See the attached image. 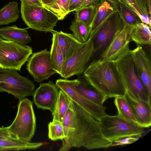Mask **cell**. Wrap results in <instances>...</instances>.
<instances>
[{
	"label": "cell",
	"instance_id": "obj_1",
	"mask_svg": "<svg viewBox=\"0 0 151 151\" xmlns=\"http://www.w3.org/2000/svg\"><path fill=\"white\" fill-rule=\"evenodd\" d=\"M62 123L66 137L62 140L60 151H67L73 147L91 150L111 147L112 142L103 134L99 121L73 101Z\"/></svg>",
	"mask_w": 151,
	"mask_h": 151
},
{
	"label": "cell",
	"instance_id": "obj_2",
	"mask_svg": "<svg viewBox=\"0 0 151 151\" xmlns=\"http://www.w3.org/2000/svg\"><path fill=\"white\" fill-rule=\"evenodd\" d=\"M83 76L88 83L108 98L124 96L126 90L114 61L100 58L92 62Z\"/></svg>",
	"mask_w": 151,
	"mask_h": 151
},
{
	"label": "cell",
	"instance_id": "obj_3",
	"mask_svg": "<svg viewBox=\"0 0 151 151\" xmlns=\"http://www.w3.org/2000/svg\"><path fill=\"white\" fill-rule=\"evenodd\" d=\"M131 50L114 61L126 90L135 98L151 103L147 90L137 73Z\"/></svg>",
	"mask_w": 151,
	"mask_h": 151
},
{
	"label": "cell",
	"instance_id": "obj_4",
	"mask_svg": "<svg viewBox=\"0 0 151 151\" xmlns=\"http://www.w3.org/2000/svg\"><path fill=\"white\" fill-rule=\"evenodd\" d=\"M21 17L29 28L36 31L50 32L54 31L59 19L57 16L43 6L21 1Z\"/></svg>",
	"mask_w": 151,
	"mask_h": 151
},
{
	"label": "cell",
	"instance_id": "obj_5",
	"mask_svg": "<svg viewBox=\"0 0 151 151\" xmlns=\"http://www.w3.org/2000/svg\"><path fill=\"white\" fill-rule=\"evenodd\" d=\"M19 100L16 116L8 128L10 133L17 138L30 142L36 127L33 102L27 98Z\"/></svg>",
	"mask_w": 151,
	"mask_h": 151
},
{
	"label": "cell",
	"instance_id": "obj_6",
	"mask_svg": "<svg viewBox=\"0 0 151 151\" xmlns=\"http://www.w3.org/2000/svg\"><path fill=\"white\" fill-rule=\"evenodd\" d=\"M99 122L103 134L111 142L129 137H139L145 132L144 128L127 121L118 115L110 116L106 114L102 116Z\"/></svg>",
	"mask_w": 151,
	"mask_h": 151
},
{
	"label": "cell",
	"instance_id": "obj_7",
	"mask_svg": "<svg viewBox=\"0 0 151 151\" xmlns=\"http://www.w3.org/2000/svg\"><path fill=\"white\" fill-rule=\"evenodd\" d=\"M35 88L32 81L17 70L0 67V92L8 93L19 99L33 96Z\"/></svg>",
	"mask_w": 151,
	"mask_h": 151
},
{
	"label": "cell",
	"instance_id": "obj_8",
	"mask_svg": "<svg viewBox=\"0 0 151 151\" xmlns=\"http://www.w3.org/2000/svg\"><path fill=\"white\" fill-rule=\"evenodd\" d=\"M32 54L31 47L0 38V67L20 71Z\"/></svg>",
	"mask_w": 151,
	"mask_h": 151
},
{
	"label": "cell",
	"instance_id": "obj_9",
	"mask_svg": "<svg viewBox=\"0 0 151 151\" xmlns=\"http://www.w3.org/2000/svg\"><path fill=\"white\" fill-rule=\"evenodd\" d=\"M125 24L118 10L109 15L99 26L93 36L94 48L93 55L101 54L109 46L116 33Z\"/></svg>",
	"mask_w": 151,
	"mask_h": 151
},
{
	"label": "cell",
	"instance_id": "obj_10",
	"mask_svg": "<svg viewBox=\"0 0 151 151\" xmlns=\"http://www.w3.org/2000/svg\"><path fill=\"white\" fill-rule=\"evenodd\" d=\"M94 50L92 39L83 43L68 58L63 61L60 75L65 79L82 74L93 55Z\"/></svg>",
	"mask_w": 151,
	"mask_h": 151
},
{
	"label": "cell",
	"instance_id": "obj_11",
	"mask_svg": "<svg viewBox=\"0 0 151 151\" xmlns=\"http://www.w3.org/2000/svg\"><path fill=\"white\" fill-rule=\"evenodd\" d=\"M79 82L78 78L73 80L59 79L56 80L55 85L60 90L67 94L72 100L77 104L96 120L99 121L107 114L106 107L98 105L89 100L80 93L76 88Z\"/></svg>",
	"mask_w": 151,
	"mask_h": 151
},
{
	"label": "cell",
	"instance_id": "obj_12",
	"mask_svg": "<svg viewBox=\"0 0 151 151\" xmlns=\"http://www.w3.org/2000/svg\"><path fill=\"white\" fill-rule=\"evenodd\" d=\"M26 67L34 81L38 82L48 79L56 73L51 65L50 52L46 49L32 54L27 60Z\"/></svg>",
	"mask_w": 151,
	"mask_h": 151
},
{
	"label": "cell",
	"instance_id": "obj_13",
	"mask_svg": "<svg viewBox=\"0 0 151 151\" xmlns=\"http://www.w3.org/2000/svg\"><path fill=\"white\" fill-rule=\"evenodd\" d=\"M133 27L125 24L116 34L108 47L101 54L100 58L114 61L128 51L130 34Z\"/></svg>",
	"mask_w": 151,
	"mask_h": 151
},
{
	"label": "cell",
	"instance_id": "obj_14",
	"mask_svg": "<svg viewBox=\"0 0 151 151\" xmlns=\"http://www.w3.org/2000/svg\"><path fill=\"white\" fill-rule=\"evenodd\" d=\"M58 89L52 82L41 83L33 95L34 104L38 108L49 110L52 114L57 102Z\"/></svg>",
	"mask_w": 151,
	"mask_h": 151
},
{
	"label": "cell",
	"instance_id": "obj_15",
	"mask_svg": "<svg viewBox=\"0 0 151 151\" xmlns=\"http://www.w3.org/2000/svg\"><path fill=\"white\" fill-rule=\"evenodd\" d=\"M137 75L145 87L151 99V63L146 52L138 46L131 50Z\"/></svg>",
	"mask_w": 151,
	"mask_h": 151
},
{
	"label": "cell",
	"instance_id": "obj_16",
	"mask_svg": "<svg viewBox=\"0 0 151 151\" xmlns=\"http://www.w3.org/2000/svg\"><path fill=\"white\" fill-rule=\"evenodd\" d=\"M138 125L147 128L151 125V103L137 99L128 92L124 96Z\"/></svg>",
	"mask_w": 151,
	"mask_h": 151
},
{
	"label": "cell",
	"instance_id": "obj_17",
	"mask_svg": "<svg viewBox=\"0 0 151 151\" xmlns=\"http://www.w3.org/2000/svg\"><path fill=\"white\" fill-rule=\"evenodd\" d=\"M117 9L107 0H100L96 6L93 19L90 25L89 38L93 36L103 22L111 14Z\"/></svg>",
	"mask_w": 151,
	"mask_h": 151
},
{
	"label": "cell",
	"instance_id": "obj_18",
	"mask_svg": "<svg viewBox=\"0 0 151 151\" xmlns=\"http://www.w3.org/2000/svg\"><path fill=\"white\" fill-rule=\"evenodd\" d=\"M28 27L21 28L16 25L0 28V38L4 40L26 45L31 42V39L28 33Z\"/></svg>",
	"mask_w": 151,
	"mask_h": 151
},
{
	"label": "cell",
	"instance_id": "obj_19",
	"mask_svg": "<svg viewBox=\"0 0 151 151\" xmlns=\"http://www.w3.org/2000/svg\"><path fill=\"white\" fill-rule=\"evenodd\" d=\"M80 76L78 79L79 82L76 85L78 91L86 99L95 104L101 106L108 98L105 95L91 85L85 79Z\"/></svg>",
	"mask_w": 151,
	"mask_h": 151
},
{
	"label": "cell",
	"instance_id": "obj_20",
	"mask_svg": "<svg viewBox=\"0 0 151 151\" xmlns=\"http://www.w3.org/2000/svg\"><path fill=\"white\" fill-rule=\"evenodd\" d=\"M57 33L65 60L71 56L83 43L75 38L72 34L62 31H57Z\"/></svg>",
	"mask_w": 151,
	"mask_h": 151
},
{
	"label": "cell",
	"instance_id": "obj_21",
	"mask_svg": "<svg viewBox=\"0 0 151 151\" xmlns=\"http://www.w3.org/2000/svg\"><path fill=\"white\" fill-rule=\"evenodd\" d=\"M44 145L42 142H31L17 137L0 140V151L35 149Z\"/></svg>",
	"mask_w": 151,
	"mask_h": 151
},
{
	"label": "cell",
	"instance_id": "obj_22",
	"mask_svg": "<svg viewBox=\"0 0 151 151\" xmlns=\"http://www.w3.org/2000/svg\"><path fill=\"white\" fill-rule=\"evenodd\" d=\"M151 27L142 22L134 26L130 34V40L138 46L150 45Z\"/></svg>",
	"mask_w": 151,
	"mask_h": 151
},
{
	"label": "cell",
	"instance_id": "obj_23",
	"mask_svg": "<svg viewBox=\"0 0 151 151\" xmlns=\"http://www.w3.org/2000/svg\"><path fill=\"white\" fill-rule=\"evenodd\" d=\"M52 44L50 52V59L53 69L57 73L60 74L64 60L62 52L58 40L56 31L52 32Z\"/></svg>",
	"mask_w": 151,
	"mask_h": 151
},
{
	"label": "cell",
	"instance_id": "obj_24",
	"mask_svg": "<svg viewBox=\"0 0 151 151\" xmlns=\"http://www.w3.org/2000/svg\"><path fill=\"white\" fill-rule=\"evenodd\" d=\"M18 5L16 1H12L0 9V25H8L18 19L20 13Z\"/></svg>",
	"mask_w": 151,
	"mask_h": 151
},
{
	"label": "cell",
	"instance_id": "obj_25",
	"mask_svg": "<svg viewBox=\"0 0 151 151\" xmlns=\"http://www.w3.org/2000/svg\"><path fill=\"white\" fill-rule=\"evenodd\" d=\"M72 101L71 99L67 94L60 90L55 108L52 114V120L62 122Z\"/></svg>",
	"mask_w": 151,
	"mask_h": 151
},
{
	"label": "cell",
	"instance_id": "obj_26",
	"mask_svg": "<svg viewBox=\"0 0 151 151\" xmlns=\"http://www.w3.org/2000/svg\"><path fill=\"white\" fill-rule=\"evenodd\" d=\"M114 103L117 110V115L119 116L127 121L138 125L124 96H119L115 97Z\"/></svg>",
	"mask_w": 151,
	"mask_h": 151
},
{
	"label": "cell",
	"instance_id": "obj_27",
	"mask_svg": "<svg viewBox=\"0 0 151 151\" xmlns=\"http://www.w3.org/2000/svg\"><path fill=\"white\" fill-rule=\"evenodd\" d=\"M118 11L121 18L125 24L134 27L142 22L136 12L121 1L119 4Z\"/></svg>",
	"mask_w": 151,
	"mask_h": 151
},
{
	"label": "cell",
	"instance_id": "obj_28",
	"mask_svg": "<svg viewBox=\"0 0 151 151\" xmlns=\"http://www.w3.org/2000/svg\"><path fill=\"white\" fill-rule=\"evenodd\" d=\"M69 29L73 32V36L81 43H85L89 39L90 33V26L75 19L72 22Z\"/></svg>",
	"mask_w": 151,
	"mask_h": 151
},
{
	"label": "cell",
	"instance_id": "obj_29",
	"mask_svg": "<svg viewBox=\"0 0 151 151\" xmlns=\"http://www.w3.org/2000/svg\"><path fill=\"white\" fill-rule=\"evenodd\" d=\"M70 0H55L50 4L43 6L55 14L59 20H62L70 13Z\"/></svg>",
	"mask_w": 151,
	"mask_h": 151
},
{
	"label": "cell",
	"instance_id": "obj_30",
	"mask_svg": "<svg viewBox=\"0 0 151 151\" xmlns=\"http://www.w3.org/2000/svg\"><path fill=\"white\" fill-rule=\"evenodd\" d=\"M135 10L142 22L151 27V14L146 0H132Z\"/></svg>",
	"mask_w": 151,
	"mask_h": 151
},
{
	"label": "cell",
	"instance_id": "obj_31",
	"mask_svg": "<svg viewBox=\"0 0 151 151\" xmlns=\"http://www.w3.org/2000/svg\"><path fill=\"white\" fill-rule=\"evenodd\" d=\"M95 6L91 5L76 10L75 19L90 27L94 17Z\"/></svg>",
	"mask_w": 151,
	"mask_h": 151
},
{
	"label": "cell",
	"instance_id": "obj_32",
	"mask_svg": "<svg viewBox=\"0 0 151 151\" xmlns=\"http://www.w3.org/2000/svg\"><path fill=\"white\" fill-rule=\"evenodd\" d=\"M48 137L52 141L62 140L66 137L62 122L52 120L48 124Z\"/></svg>",
	"mask_w": 151,
	"mask_h": 151
},
{
	"label": "cell",
	"instance_id": "obj_33",
	"mask_svg": "<svg viewBox=\"0 0 151 151\" xmlns=\"http://www.w3.org/2000/svg\"><path fill=\"white\" fill-rule=\"evenodd\" d=\"M139 139V137L132 136L116 139L112 142L111 147L131 144Z\"/></svg>",
	"mask_w": 151,
	"mask_h": 151
},
{
	"label": "cell",
	"instance_id": "obj_34",
	"mask_svg": "<svg viewBox=\"0 0 151 151\" xmlns=\"http://www.w3.org/2000/svg\"><path fill=\"white\" fill-rule=\"evenodd\" d=\"M16 137L9 131L8 127H0V140Z\"/></svg>",
	"mask_w": 151,
	"mask_h": 151
},
{
	"label": "cell",
	"instance_id": "obj_35",
	"mask_svg": "<svg viewBox=\"0 0 151 151\" xmlns=\"http://www.w3.org/2000/svg\"><path fill=\"white\" fill-rule=\"evenodd\" d=\"M83 0H70L69 9L70 13L78 9L82 4Z\"/></svg>",
	"mask_w": 151,
	"mask_h": 151
},
{
	"label": "cell",
	"instance_id": "obj_36",
	"mask_svg": "<svg viewBox=\"0 0 151 151\" xmlns=\"http://www.w3.org/2000/svg\"><path fill=\"white\" fill-rule=\"evenodd\" d=\"M100 1V0H83L81 5L77 9L91 5L96 6Z\"/></svg>",
	"mask_w": 151,
	"mask_h": 151
},
{
	"label": "cell",
	"instance_id": "obj_37",
	"mask_svg": "<svg viewBox=\"0 0 151 151\" xmlns=\"http://www.w3.org/2000/svg\"><path fill=\"white\" fill-rule=\"evenodd\" d=\"M120 1L132 9L136 12L135 9L133 6L132 0H120Z\"/></svg>",
	"mask_w": 151,
	"mask_h": 151
},
{
	"label": "cell",
	"instance_id": "obj_38",
	"mask_svg": "<svg viewBox=\"0 0 151 151\" xmlns=\"http://www.w3.org/2000/svg\"><path fill=\"white\" fill-rule=\"evenodd\" d=\"M21 1H26L29 3L38 5L43 6L40 0H19Z\"/></svg>",
	"mask_w": 151,
	"mask_h": 151
},
{
	"label": "cell",
	"instance_id": "obj_39",
	"mask_svg": "<svg viewBox=\"0 0 151 151\" xmlns=\"http://www.w3.org/2000/svg\"><path fill=\"white\" fill-rule=\"evenodd\" d=\"M110 2L118 10L119 4L120 0H107Z\"/></svg>",
	"mask_w": 151,
	"mask_h": 151
},
{
	"label": "cell",
	"instance_id": "obj_40",
	"mask_svg": "<svg viewBox=\"0 0 151 151\" xmlns=\"http://www.w3.org/2000/svg\"><path fill=\"white\" fill-rule=\"evenodd\" d=\"M55 0H40L43 6L50 4Z\"/></svg>",
	"mask_w": 151,
	"mask_h": 151
},
{
	"label": "cell",
	"instance_id": "obj_41",
	"mask_svg": "<svg viewBox=\"0 0 151 151\" xmlns=\"http://www.w3.org/2000/svg\"><path fill=\"white\" fill-rule=\"evenodd\" d=\"M150 13L151 14V0H146Z\"/></svg>",
	"mask_w": 151,
	"mask_h": 151
}]
</instances>
